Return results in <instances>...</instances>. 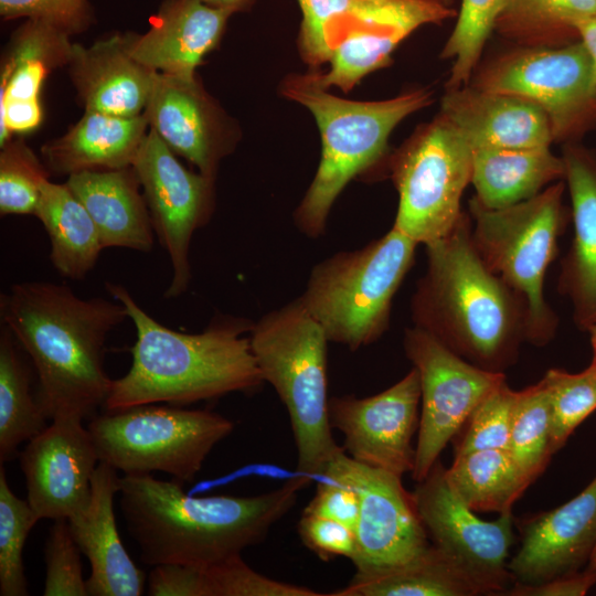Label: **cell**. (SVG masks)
Masks as SVG:
<instances>
[{
	"label": "cell",
	"instance_id": "obj_1",
	"mask_svg": "<svg viewBox=\"0 0 596 596\" xmlns=\"http://www.w3.org/2000/svg\"><path fill=\"white\" fill-rule=\"evenodd\" d=\"M0 309L2 323L32 362L45 417H93L111 390L105 342L128 318L123 304L81 298L67 285L23 281L1 296Z\"/></svg>",
	"mask_w": 596,
	"mask_h": 596
},
{
	"label": "cell",
	"instance_id": "obj_2",
	"mask_svg": "<svg viewBox=\"0 0 596 596\" xmlns=\"http://www.w3.org/2000/svg\"><path fill=\"white\" fill-rule=\"evenodd\" d=\"M308 482L305 475L257 496L191 497L151 473L124 475L118 494L142 563L204 567L263 542Z\"/></svg>",
	"mask_w": 596,
	"mask_h": 596
},
{
	"label": "cell",
	"instance_id": "obj_3",
	"mask_svg": "<svg viewBox=\"0 0 596 596\" xmlns=\"http://www.w3.org/2000/svg\"><path fill=\"white\" fill-rule=\"evenodd\" d=\"M136 329L128 372L113 380L107 412L143 404L184 406L234 392H253L264 380L244 319H215L200 333L172 330L147 313L121 285L106 283Z\"/></svg>",
	"mask_w": 596,
	"mask_h": 596
},
{
	"label": "cell",
	"instance_id": "obj_4",
	"mask_svg": "<svg viewBox=\"0 0 596 596\" xmlns=\"http://www.w3.org/2000/svg\"><path fill=\"white\" fill-rule=\"evenodd\" d=\"M426 251V273L412 299L415 326L468 362L503 372L526 340V308L480 257L470 216L464 212L454 230Z\"/></svg>",
	"mask_w": 596,
	"mask_h": 596
},
{
	"label": "cell",
	"instance_id": "obj_5",
	"mask_svg": "<svg viewBox=\"0 0 596 596\" xmlns=\"http://www.w3.org/2000/svg\"><path fill=\"white\" fill-rule=\"evenodd\" d=\"M279 92L309 109L321 136L319 167L295 212L297 227L310 237L323 233L345 185L383 158L395 127L432 103V93L424 88L384 100L345 99L316 86L306 74L286 76Z\"/></svg>",
	"mask_w": 596,
	"mask_h": 596
},
{
	"label": "cell",
	"instance_id": "obj_6",
	"mask_svg": "<svg viewBox=\"0 0 596 596\" xmlns=\"http://www.w3.org/2000/svg\"><path fill=\"white\" fill-rule=\"evenodd\" d=\"M249 339L264 382L273 385L288 412L298 471L322 475L343 449L329 419L328 339L322 328L298 298L253 324Z\"/></svg>",
	"mask_w": 596,
	"mask_h": 596
},
{
	"label": "cell",
	"instance_id": "obj_7",
	"mask_svg": "<svg viewBox=\"0 0 596 596\" xmlns=\"http://www.w3.org/2000/svg\"><path fill=\"white\" fill-rule=\"evenodd\" d=\"M565 190L561 180L526 201L496 210L475 198L469 202L473 245L488 268L524 301L526 341L535 345L546 344L557 328L543 289L568 220Z\"/></svg>",
	"mask_w": 596,
	"mask_h": 596
},
{
	"label": "cell",
	"instance_id": "obj_8",
	"mask_svg": "<svg viewBox=\"0 0 596 596\" xmlns=\"http://www.w3.org/2000/svg\"><path fill=\"white\" fill-rule=\"evenodd\" d=\"M416 245L393 226L364 247L338 253L313 267L299 300L328 341L354 351L385 332Z\"/></svg>",
	"mask_w": 596,
	"mask_h": 596
},
{
	"label": "cell",
	"instance_id": "obj_9",
	"mask_svg": "<svg viewBox=\"0 0 596 596\" xmlns=\"http://www.w3.org/2000/svg\"><path fill=\"white\" fill-rule=\"evenodd\" d=\"M87 428L99 461L124 475L161 471L192 481L234 423L206 409L156 403L106 411Z\"/></svg>",
	"mask_w": 596,
	"mask_h": 596
},
{
	"label": "cell",
	"instance_id": "obj_10",
	"mask_svg": "<svg viewBox=\"0 0 596 596\" xmlns=\"http://www.w3.org/2000/svg\"><path fill=\"white\" fill-rule=\"evenodd\" d=\"M473 147L441 114L421 126L391 160L398 193L394 227L417 244L449 234L462 215Z\"/></svg>",
	"mask_w": 596,
	"mask_h": 596
},
{
	"label": "cell",
	"instance_id": "obj_11",
	"mask_svg": "<svg viewBox=\"0 0 596 596\" xmlns=\"http://www.w3.org/2000/svg\"><path fill=\"white\" fill-rule=\"evenodd\" d=\"M470 84L540 107L554 141L572 142L596 123V82L579 40L556 47L518 46L489 63Z\"/></svg>",
	"mask_w": 596,
	"mask_h": 596
},
{
	"label": "cell",
	"instance_id": "obj_12",
	"mask_svg": "<svg viewBox=\"0 0 596 596\" xmlns=\"http://www.w3.org/2000/svg\"><path fill=\"white\" fill-rule=\"evenodd\" d=\"M403 345L421 383L422 412L411 472L419 482L476 406L505 376L468 362L416 326L405 331Z\"/></svg>",
	"mask_w": 596,
	"mask_h": 596
},
{
	"label": "cell",
	"instance_id": "obj_13",
	"mask_svg": "<svg viewBox=\"0 0 596 596\" xmlns=\"http://www.w3.org/2000/svg\"><path fill=\"white\" fill-rule=\"evenodd\" d=\"M322 476L352 487L360 498L355 552L356 573H372L402 565L429 544L413 493L402 477L361 464L344 449L328 464Z\"/></svg>",
	"mask_w": 596,
	"mask_h": 596
},
{
	"label": "cell",
	"instance_id": "obj_14",
	"mask_svg": "<svg viewBox=\"0 0 596 596\" xmlns=\"http://www.w3.org/2000/svg\"><path fill=\"white\" fill-rule=\"evenodd\" d=\"M132 168L153 231L171 262L172 277L164 297L177 298L191 280L190 244L193 233L207 223L213 212L215 180L187 169L151 128Z\"/></svg>",
	"mask_w": 596,
	"mask_h": 596
},
{
	"label": "cell",
	"instance_id": "obj_15",
	"mask_svg": "<svg viewBox=\"0 0 596 596\" xmlns=\"http://www.w3.org/2000/svg\"><path fill=\"white\" fill-rule=\"evenodd\" d=\"M432 0H358L324 32L330 49L327 72L306 73L322 89H352L368 74L387 66L393 51L418 28L454 17Z\"/></svg>",
	"mask_w": 596,
	"mask_h": 596
},
{
	"label": "cell",
	"instance_id": "obj_16",
	"mask_svg": "<svg viewBox=\"0 0 596 596\" xmlns=\"http://www.w3.org/2000/svg\"><path fill=\"white\" fill-rule=\"evenodd\" d=\"M413 498L433 544L479 582L488 595H504L514 583L507 561L513 543L512 512L499 514L494 521L478 518L449 487L439 459L418 482Z\"/></svg>",
	"mask_w": 596,
	"mask_h": 596
},
{
	"label": "cell",
	"instance_id": "obj_17",
	"mask_svg": "<svg viewBox=\"0 0 596 596\" xmlns=\"http://www.w3.org/2000/svg\"><path fill=\"white\" fill-rule=\"evenodd\" d=\"M421 383L413 369L397 383L369 397L329 398L332 428L344 436V451L354 460L403 476L412 472V438L419 425Z\"/></svg>",
	"mask_w": 596,
	"mask_h": 596
},
{
	"label": "cell",
	"instance_id": "obj_18",
	"mask_svg": "<svg viewBox=\"0 0 596 596\" xmlns=\"http://www.w3.org/2000/svg\"><path fill=\"white\" fill-rule=\"evenodd\" d=\"M19 453L28 502L40 519H68L91 499L99 457L83 421L60 417Z\"/></svg>",
	"mask_w": 596,
	"mask_h": 596
},
{
	"label": "cell",
	"instance_id": "obj_19",
	"mask_svg": "<svg viewBox=\"0 0 596 596\" xmlns=\"http://www.w3.org/2000/svg\"><path fill=\"white\" fill-rule=\"evenodd\" d=\"M149 128L200 173L216 179L221 160L240 139L236 121L204 89L198 76L159 73L143 111Z\"/></svg>",
	"mask_w": 596,
	"mask_h": 596
},
{
	"label": "cell",
	"instance_id": "obj_20",
	"mask_svg": "<svg viewBox=\"0 0 596 596\" xmlns=\"http://www.w3.org/2000/svg\"><path fill=\"white\" fill-rule=\"evenodd\" d=\"M595 547L596 477L575 498L524 522L508 570L514 583L540 584L579 572Z\"/></svg>",
	"mask_w": 596,
	"mask_h": 596
},
{
	"label": "cell",
	"instance_id": "obj_21",
	"mask_svg": "<svg viewBox=\"0 0 596 596\" xmlns=\"http://www.w3.org/2000/svg\"><path fill=\"white\" fill-rule=\"evenodd\" d=\"M234 13L200 0H163L143 34L126 32L130 54L164 75L193 77Z\"/></svg>",
	"mask_w": 596,
	"mask_h": 596
},
{
	"label": "cell",
	"instance_id": "obj_22",
	"mask_svg": "<svg viewBox=\"0 0 596 596\" xmlns=\"http://www.w3.org/2000/svg\"><path fill=\"white\" fill-rule=\"evenodd\" d=\"M120 489L118 470L99 461L92 478L88 504L67 519L71 533L91 566V596H139L146 575L126 551L116 525L114 499Z\"/></svg>",
	"mask_w": 596,
	"mask_h": 596
},
{
	"label": "cell",
	"instance_id": "obj_23",
	"mask_svg": "<svg viewBox=\"0 0 596 596\" xmlns=\"http://www.w3.org/2000/svg\"><path fill=\"white\" fill-rule=\"evenodd\" d=\"M66 67L84 110L123 117L143 114L159 74L132 57L126 32L74 43Z\"/></svg>",
	"mask_w": 596,
	"mask_h": 596
},
{
	"label": "cell",
	"instance_id": "obj_24",
	"mask_svg": "<svg viewBox=\"0 0 596 596\" xmlns=\"http://www.w3.org/2000/svg\"><path fill=\"white\" fill-rule=\"evenodd\" d=\"M476 148H542L554 141L549 118L533 103L471 84L446 89L440 110Z\"/></svg>",
	"mask_w": 596,
	"mask_h": 596
},
{
	"label": "cell",
	"instance_id": "obj_25",
	"mask_svg": "<svg viewBox=\"0 0 596 596\" xmlns=\"http://www.w3.org/2000/svg\"><path fill=\"white\" fill-rule=\"evenodd\" d=\"M562 158L574 235L558 288L572 304L576 324L587 331L596 323V155L572 141Z\"/></svg>",
	"mask_w": 596,
	"mask_h": 596
},
{
	"label": "cell",
	"instance_id": "obj_26",
	"mask_svg": "<svg viewBox=\"0 0 596 596\" xmlns=\"http://www.w3.org/2000/svg\"><path fill=\"white\" fill-rule=\"evenodd\" d=\"M65 183L92 216L104 248H152L153 227L132 166L76 172Z\"/></svg>",
	"mask_w": 596,
	"mask_h": 596
},
{
	"label": "cell",
	"instance_id": "obj_27",
	"mask_svg": "<svg viewBox=\"0 0 596 596\" xmlns=\"http://www.w3.org/2000/svg\"><path fill=\"white\" fill-rule=\"evenodd\" d=\"M148 130L145 114L123 117L84 110L64 135L43 145L41 153L47 170L58 175L123 169L132 166Z\"/></svg>",
	"mask_w": 596,
	"mask_h": 596
},
{
	"label": "cell",
	"instance_id": "obj_28",
	"mask_svg": "<svg viewBox=\"0 0 596 596\" xmlns=\"http://www.w3.org/2000/svg\"><path fill=\"white\" fill-rule=\"evenodd\" d=\"M562 156L550 147L476 148L471 184L475 199L487 209H502L526 201L549 185L564 180Z\"/></svg>",
	"mask_w": 596,
	"mask_h": 596
},
{
	"label": "cell",
	"instance_id": "obj_29",
	"mask_svg": "<svg viewBox=\"0 0 596 596\" xmlns=\"http://www.w3.org/2000/svg\"><path fill=\"white\" fill-rule=\"evenodd\" d=\"M55 26L25 19L11 34L0 67V110L10 106L42 108L45 78L67 66L73 42Z\"/></svg>",
	"mask_w": 596,
	"mask_h": 596
},
{
	"label": "cell",
	"instance_id": "obj_30",
	"mask_svg": "<svg viewBox=\"0 0 596 596\" xmlns=\"http://www.w3.org/2000/svg\"><path fill=\"white\" fill-rule=\"evenodd\" d=\"M331 596H479L486 588L453 557L428 545L408 562L372 573H355Z\"/></svg>",
	"mask_w": 596,
	"mask_h": 596
},
{
	"label": "cell",
	"instance_id": "obj_31",
	"mask_svg": "<svg viewBox=\"0 0 596 596\" xmlns=\"http://www.w3.org/2000/svg\"><path fill=\"white\" fill-rule=\"evenodd\" d=\"M34 215L49 235L50 259L57 273L85 278L104 247L92 216L67 184L45 180Z\"/></svg>",
	"mask_w": 596,
	"mask_h": 596
},
{
	"label": "cell",
	"instance_id": "obj_32",
	"mask_svg": "<svg viewBox=\"0 0 596 596\" xmlns=\"http://www.w3.org/2000/svg\"><path fill=\"white\" fill-rule=\"evenodd\" d=\"M446 479L471 510L512 512L514 502L532 483L508 449H485L456 456Z\"/></svg>",
	"mask_w": 596,
	"mask_h": 596
},
{
	"label": "cell",
	"instance_id": "obj_33",
	"mask_svg": "<svg viewBox=\"0 0 596 596\" xmlns=\"http://www.w3.org/2000/svg\"><path fill=\"white\" fill-rule=\"evenodd\" d=\"M22 348L2 323L0 332V462L19 456V446L47 426L35 393L32 371L22 358Z\"/></svg>",
	"mask_w": 596,
	"mask_h": 596
},
{
	"label": "cell",
	"instance_id": "obj_34",
	"mask_svg": "<svg viewBox=\"0 0 596 596\" xmlns=\"http://www.w3.org/2000/svg\"><path fill=\"white\" fill-rule=\"evenodd\" d=\"M596 0H503L494 31L520 47H556L578 40L576 24Z\"/></svg>",
	"mask_w": 596,
	"mask_h": 596
},
{
	"label": "cell",
	"instance_id": "obj_35",
	"mask_svg": "<svg viewBox=\"0 0 596 596\" xmlns=\"http://www.w3.org/2000/svg\"><path fill=\"white\" fill-rule=\"evenodd\" d=\"M551 403L543 379L518 391L508 451L533 482L546 468L552 455Z\"/></svg>",
	"mask_w": 596,
	"mask_h": 596
},
{
	"label": "cell",
	"instance_id": "obj_36",
	"mask_svg": "<svg viewBox=\"0 0 596 596\" xmlns=\"http://www.w3.org/2000/svg\"><path fill=\"white\" fill-rule=\"evenodd\" d=\"M502 3L503 0H461L457 21L440 53L441 58L453 61L446 89L470 84Z\"/></svg>",
	"mask_w": 596,
	"mask_h": 596
},
{
	"label": "cell",
	"instance_id": "obj_37",
	"mask_svg": "<svg viewBox=\"0 0 596 596\" xmlns=\"http://www.w3.org/2000/svg\"><path fill=\"white\" fill-rule=\"evenodd\" d=\"M29 504L12 492L3 465L0 466V595L26 596L23 549L29 533L40 521Z\"/></svg>",
	"mask_w": 596,
	"mask_h": 596
},
{
	"label": "cell",
	"instance_id": "obj_38",
	"mask_svg": "<svg viewBox=\"0 0 596 596\" xmlns=\"http://www.w3.org/2000/svg\"><path fill=\"white\" fill-rule=\"evenodd\" d=\"M551 403V445L555 454L596 409V360L579 373L549 370L544 377Z\"/></svg>",
	"mask_w": 596,
	"mask_h": 596
},
{
	"label": "cell",
	"instance_id": "obj_39",
	"mask_svg": "<svg viewBox=\"0 0 596 596\" xmlns=\"http://www.w3.org/2000/svg\"><path fill=\"white\" fill-rule=\"evenodd\" d=\"M0 213H35L41 188L50 171L23 139L0 147Z\"/></svg>",
	"mask_w": 596,
	"mask_h": 596
},
{
	"label": "cell",
	"instance_id": "obj_40",
	"mask_svg": "<svg viewBox=\"0 0 596 596\" xmlns=\"http://www.w3.org/2000/svg\"><path fill=\"white\" fill-rule=\"evenodd\" d=\"M518 391L503 381L472 411L453 438L454 454L508 449Z\"/></svg>",
	"mask_w": 596,
	"mask_h": 596
},
{
	"label": "cell",
	"instance_id": "obj_41",
	"mask_svg": "<svg viewBox=\"0 0 596 596\" xmlns=\"http://www.w3.org/2000/svg\"><path fill=\"white\" fill-rule=\"evenodd\" d=\"M205 596H324L308 587L269 578L241 555L203 567Z\"/></svg>",
	"mask_w": 596,
	"mask_h": 596
},
{
	"label": "cell",
	"instance_id": "obj_42",
	"mask_svg": "<svg viewBox=\"0 0 596 596\" xmlns=\"http://www.w3.org/2000/svg\"><path fill=\"white\" fill-rule=\"evenodd\" d=\"M81 554L67 519L54 520L44 546V596H88Z\"/></svg>",
	"mask_w": 596,
	"mask_h": 596
},
{
	"label": "cell",
	"instance_id": "obj_43",
	"mask_svg": "<svg viewBox=\"0 0 596 596\" xmlns=\"http://www.w3.org/2000/svg\"><path fill=\"white\" fill-rule=\"evenodd\" d=\"M0 15L4 20H41L70 36L87 31L95 23L89 0H0Z\"/></svg>",
	"mask_w": 596,
	"mask_h": 596
},
{
	"label": "cell",
	"instance_id": "obj_44",
	"mask_svg": "<svg viewBox=\"0 0 596 596\" xmlns=\"http://www.w3.org/2000/svg\"><path fill=\"white\" fill-rule=\"evenodd\" d=\"M302 13L298 34V50L302 60L318 68L327 63L330 49L324 31L339 17L350 11L358 0H297Z\"/></svg>",
	"mask_w": 596,
	"mask_h": 596
},
{
	"label": "cell",
	"instance_id": "obj_45",
	"mask_svg": "<svg viewBox=\"0 0 596 596\" xmlns=\"http://www.w3.org/2000/svg\"><path fill=\"white\" fill-rule=\"evenodd\" d=\"M298 533L302 543L321 560L337 556L352 560L354 555V530L338 521L302 513Z\"/></svg>",
	"mask_w": 596,
	"mask_h": 596
},
{
	"label": "cell",
	"instance_id": "obj_46",
	"mask_svg": "<svg viewBox=\"0 0 596 596\" xmlns=\"http://www.w3.org/2000/svg\"><path fill=\"white\" fill-rule=\"evenodd\" d=\"M323 479L304 513L334 520L354 530L360 512L359 494L347 483Z\"/></svg>",
	"mask_w": 596,
	"mask_h": 596
},
{
	"label": "cell",
	"instance_id": "obj_47",
	"mask_svg": "<svg viewBox=\"0 0 596 596\" xmlns=\"http://www.w3.org/2000/svg\"><path fill=\"white\" fill-rule=\"evenodd\" d=\"M150 596H205L203 567L187 564L153 566L148 577Z\"/></svg>",
	"mask_w": 596,
	"mask_h": 596
},
{
	"label": "cell",
	"instance_id": "obj_48",
	"mask_svg": "<svg viewBox=\"0 0 596 596\" xmlns=\"http://www.w3.org/2000/svg\"><path fill=\"white\" fill-rule=\"evenodd\" d=\"M596 584V571H584L560 576L540 584L513 583L504 593L510 596H583Z\"/></svg>",
	"mask_w": 596,
	"mask_h": 596
},
{
	"label": "cell",
	"instance_id": "obj_49",
	"mask_svg": "<svg viewBox=\"0 0 596 596\" xmlns=\"http://www.w3.org/2000/svg\"><path fill=\"white\" fill-rule=\"evenodd\" d=\"M578 40L586 47L590 57L596 82V13L581 20L576 24Z\"/></svg>",
	"mask_w": 596,
	"mask_h": 596
},
{
	"label": "cell",
	"instance_id": "obj_50",
	"mask_svg": "<svg viewBox=\"0 0 596 596\" xmlns=\"http://www.w3.org/2000/svg\"><path fill=\"white\" fill-rule=\"evenodd\" d=\"M207 6L237 13L248 9L254 0H200Z\"/></svg>",
	"mask_w": 596,
	"mask_h": 596
},
{
	"label": "cell",
	"instance_id": "obj_51",
	"mask_svg": "<svg viewBox=\"0 0 596 596\" xmlns=\"http://www.w3.org/2000/svg\"><path fill=\"white\" fill-rule=\"evenodd\" d=\"M590 337V344L593 348V359L596 360V323L587 329Z\"/></svg>",
	"mask_w": 596,
	"mask_h": 596
},
{
	"label": "cell",
	"instance_id": "obj_52",
	"mask_svg": "<svg viewBox=\"0 0 596 596\" xmlns=\"http://www.w3.org/2000/svg\"><path fill=\"white\" fill-rule=\"evenodd\" d=\"M587 567L596 571V547H595V550H594V552H593V554L590 556V560H589V562L587 564Z\"/></svg>",
	"mask_w": 596,
	"mask_h": 596
},
{
	"label": "cell",
	"instance_id": "obj_53",
	"mask_svg": "<svg viewBox=\"0 0 596 596\" xmlns=\"http://www.w3.org/2000/svg\"><path fill=\"white\" fill-rule=\"evenodd\" d=\"M432 1H436V2H439V3L445 4V6H449V7H450V3H451V0H432Z\"/></svg>",
	"mask_w": 596,
	"mask_h": 596
}]
</instances>
